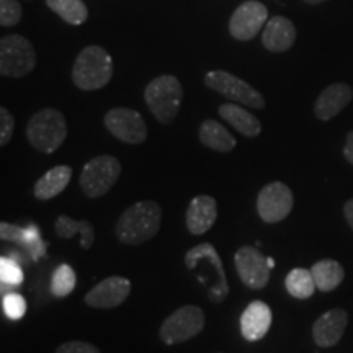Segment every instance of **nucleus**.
<instances>
[{
    "label": "nucleus",
    "mask_w": 353,
    "mask_h": 353,
    "mask_svg": "<svg viewBox=\"0 0 353 353\" xmlns=\"http://www.w3.org/2000/svg\"><path fill=\"white\" fill-rule=\"evenodd\" d=\"M185 265L195 278L206 288L211 303L219 304L229 296V283L226 272L218 250L208 242H203L188 250Z\"/></svg>",
    "instance_id": "nucleus-1"
},
{
    "label": "nucleus",
    "mask_w": 353,
    "mask_h": 353,
    "mask_svg": "<svg viewBox=\"0 0 353 353\" xmlns=\"http://www.w3.org/2000/svg\"><path fill=\"white\" fill-rule=\"evenodd\" d=\"M162 223V208L157 201L143 200L134 203L117 221L114 234L128 245H139L151 241Z\"/></svg>",
    "instance_id": "nucleus-2"
},
{
    "label": "nucleus",
    "mask_w": 353,
    "mask_h": 353,
    "mask_svg": "<svg viewBox=\"0 0 353 353\" xmlns=\"http://www.w3.org/2000/svg\"><path fill=\"white\" fill-rule=\"evenodd\" d=\"M113 59L101 46H87L72 65V82L81 90H99L112 81Z\"/></svg>",
    "instance_id": "nucleus-3"
},
{
    "label": "nucleus",
    "mask_w": 353,
    "mask_h": 353,
    "mask_svg": "<svg viewBox=\"0 0 353 353\" xmlns=\"http://www.w3.org/2000/svg\"><path fill=\"white\" fill-rule=\"evenodd\" d=\"M26 138L34 149L43 154H52L68 138V123L64 114L56 108H43L30 118Z\"/></svg>",
    "instance_id": "nucleus-4"
},
{
    "label": "nucleus",
    "mask_w": 353,
    "mask_h": 353,
    "mask_svg": "<svg viewBox=\"0 0 353 353\" xmlns=\"http://www.w3.org/2000/svg\"><path fill=\"white\" fill-rule=\"evenodd\" d=\"M148 108L162 125H170L176 118L183 100V87L175 76H159L148 83L144 90Z\"/></svg>",
    "instance_id": "nucleus-5"
},
{
    "label": "nucleus",
    "mask_w": 353,
    "mask_h": 353,
    "mask_svg": "<svg viewBox=\"0 0 353 353\" xmlns=\"http://www.w3.org/2000/svg\"><path fill=\"white\" fill-rule=\"evenodd\" d=\"M37 65L33 44L21 34H8L0 39V74L20 79L28 76Z\"/></svg>",
    "instance_id": "nucleus-6"
},
{
    "label": "nucleus",
    "mask_w": 353,
    "mask_h": 353,
    "mask_svg": "<svg viewBox=\"0 0 353 353\" xmlns=\"http://www.w3.org/2000/svg\"><path fill=\"white\" fill-rule=\"evenodd\" d=\"M121 175V164L117 157L103 156L94 157L83 165L81 174V188L83 195L90 200L107 195L114 187Z\"/></svg>",
    "instance_id": "nucleus-7"
},
{
    "label": "nucleus",
    "mask_w": 353,
    "mask_h": 353,
    "mask_svg": "<svg viewBox=\"0 0 353 353\" xmlns=\"http://www.w3.org/2000/svg\"><path fill=\"white\" fill-rule=\"evenodd\" d=\"M203 329H205V312L201 307L188 304L176 309L162 322L159 337L165 345H176L196 337Z\"/></svg>",
    "instance_id": "nucleus-8"
},
{
    "label": "nucleus",
    "mask_w": 353,
    "mask_h": 353,
    "mask_svg": "<svg viewBox=\"0 0 353 353\" xmlns=\"http://www.w3.org/2000/svg\"><path fill=\"white\" fill-rule=\"evenodd\" d=\"M205 85L234 103L255 110L265 108V99L259 90L226 70H211L205 76Z\"/></svg>",
    "instance_id": "nucleus-9"
},
{
    "label": "nucleus",
    "mask_w": 353,
    "mask_h": 353,
    "mask_svg": "<svg viewBox=\"0 0 353 353\" xmlns=\"http://www.w3.org/2000/svg\"><path fill=\"white\" fill-rule=\"evenodd\" d=\"M293 206V192L283 182L265 185L257 196V213L267 224L280 223L288 218Z\"/></svg>",
    "instance_id": "nucleus-10"
},
{
    "label": "nucleus",
    "mask_w": 353,
    "mask_h": 353,
    "mask_svg": "<svg viewBox=\"0 0 353 353\" xmlns=\"http://www.w3.org/2000/svg\"><path fill=\"white\" fill-rule=\"evenodd\" d=\"M234 265L239 280L249 290H263L270 280L268 259L252 245H244L234 255Z\"/></svg>",
    "instance_id": "nucleus-11"
},
{
    "label": "nucleus",
    "mask_w": 353,
    "mask_h": 353,
    "mask_svg": "<svg viewBox=\"0 0 353 353\" xmlns=\"http://www.w3.org/2000/svg\"><path fill=\"white\" fill-rule=\"evenodd\" d=\"M103 123L114 138L126 144H143L148 139L144 118L131 108H112L105 114Z\"/></svg>",
    "instance_id": "nucleus-12"
},
{
    "label": "nucleus",
    "mask_w": 353,
    "mask_h": 353,
    "mask_svg": "<svg viewBox=\"0 0 353 353\" xmlns=\"http://www.w3.org/2000/svg\"><path fill=\"white\" fill-rule=\"evenodd\" d=\"M268 21V10L263 3L257 0H247L241 3L232 13L229 20V33L234 39L239 41H250L257 37L262 26Z\"/></svg>",
    "instance_id": "nucleus-13"
},
{
    "label": "nucleus",
    "mask_w": 353,
    "mask_h": 353,
    "mask_svg": "<svg viewBox=\"0 0 353 353\" xmlns=\"http://www.w3.org/2000/svg\"><path fill=\"white\" fill-rule=\"evenodd\" d=\"M131 283L125 276H108L95 285L83 298L87 306L95 309H113L123 304L130 296Z\"/></svg>",
    "instance_id": "nucleus-14"
},
{
    "label": "nucleus",
    "mask_w": 353,
    "mask_h": 353,
    "mask_svg": "<svg viewBox=\"0 0 353 353\" xmlns=\"http://www.w3.org/2000/svg\"><path fill=\"white\" fill-rule=\"evenodd\" d=\"M348 325V314L345 309L335 307L324 312L312 325V339L316 345L329 348L341 342L343 332Z\"/></svg>",
    "instance_id": "nucleus-15"
},
{
    "label": "nucleus",
    "mask_w": 353,
    "mask_h": 353,
    "mask_svg": "<svg viewBox=\"0 0 353 353\" xmlns=\"http://www.w3.org/2000/svg\"><path fill=\"white\" fill-rule=\"evenodd\" d=\"M353 99V88L348 83L337 82L325 87L317 97L314 103V114L317 120L329 121L337 117Z\"/></svg>",
    "instance_id": "nucleus-16"
},
{
    "label": "nucleus",
    "mask_w": 353,
    "mask_h": 353,
    "mask_svg": "<svg viewBox=\"0 0 353 353\" xmlns=\"http://www.w3.org/2000/svg\"><path fill=\"white\" fill-rule=\"evenodd\" d=\"M272 327V309L267 303L255 299L241 316V332L247 342H257Z\"/></svg>",
    "instance_id": "nucleus-17"
},
{
    "label": "nucleus",
    "mask_w": 353,
    "mask_h": 353,
    "mask_svg": "<svg viewBox=\"0 0 353 353\" xmlns=\"http://www.w3.org/2000/svg\"><path fill=\"white\" fill-rule=\"evenodd\" d=\"M218 219V203L210 195H198L190 201L187 216V229L195 236L208 232Z\"/></svg>",
    "instance_id": "nucleus-18"
},
{
    "label": "nucleus",
    "mask_w": 353,
    "mask_h": 353,
    "mask_svg": "<svg viewBox=\"0 0 353 353\" xmlns=\"http://www.w3.org/2000/svg\"><path fill=\"white\" fill-rule=\"evenodd\" d=\"M296 41V26L285 17L275 15L267 21L262 34V44L270 52L288 51Z\"/></svg>",
    "instance_id": "nucleus-19"
},
{
    "label": "nucleus",
    "mask_w": 353,
    "mask_h": 353,
    "mask_svg": "<svg viewBox=\"0 0 353 353\" xmlns=\"http://www.w3.org/2000/svg\"><path fill=\"white\" fill-rule=\"evenodd\" d=\"M72 179V169L69 165H57L48 170L38 182L34 183L33 195L37 200L46 201L63 193Z\"/></svg>",
    "instance_id": "nucleus-20"
},
{
    "label": "nucleus",
    "mask_w": 353,
    "mask_h": 353,
    "mask_svg": "<svg viewBox=\"0 0 353 353\" xmlns=\"http://www.w3.org/2000/svg\"><path fill=\"white\" fill-rule=\"evenodd\" d=\"M218 113L224 121H228L234 130L239 131L245 138H257L262 132V125H260L259 118H255V114L247 112L239 105L224 103L219 107Z\"/></svg>",
    "instance_id": "nucleus-21"
},
{
    "label": "nucleus",
    "mask_w": 353,
    "mask_h": 353,
    "mask_svg": "<svg viewBox=\"0 0 353 353\" xmlns=\"http://www.w3.org/2000/svg\"><path fill=\"white\" fill-rule=\"evenodd\" d=\"M200 141L203 145L216 152H231L236 148L237 141L219 121L206 120L200 126Z\"/></svg>",
    "instance_id": "nucleus-22"
},
{
    "label": "nucleus",
    "mask_w": 353,
    "mask_h": 353,
    "mask_svg": "<svg viewBox=\"0 0 353 353\" xmlns=\"http://www.w3.org/2000/svg\"><path fill=\"white\" fill-rule=\"evenodd\" d=\"M54 232L61 239H72L76 234H81V247L88 250L94 245L95 228L90 221H76L69 216H59L54 223Z\"/></svg>",
    "instance_id": "nucleus-23"
},
{
    "label": "nucleus",
    "mask_w": 353,
    "mask_h": 353,
    "mask_svg": "<svg viewBox=\"0 0 353 353\" xmlns=\"http://www.w3.org/2000/svg\"><path fill=\"white\" fill-rule=\"evenodd\" d=\"M312 278L316 281V288L319 291H324V293H329V291H334L339 285L342 283L343 278H345V270L337 260H319L312 265L311 268Z\"/></svg>",
    "instance_id": "nucleus-24"
},
{
    "label": "nucleus",
    "mask_w": 353,
    "mask_h": 353,
    "mask_svg": "<svg viewBox=\"0 0 353 353\" xmlns=\"http://www.w3.org/2000/svg\"><path fill=\"white\" fill-rule=\"evenodd\" d=\"M46 6L69 25L79 26L88 19V8L83 0H46Z\"/></svg>",
    "instance_id": "nucleus-25"
},
{
    "label": "nucleus",
    "mask_w": 353,
    "mask_h": 353,
    "mask_svg": "<svg viewBox=\"0 0 353 353\" xmlns=\"http://www.w3.org/2000/svg\"><path fill=\"white\" fill-rule=\"evenodd\" d=\"M286 291L296 299H307L314 294L316 281L312 278L311 270L306 268H294L285 278Z\"/></svg>",
    "instance_id": "nucleus-26"
},
{
    "label": "nucleus",
    "mask_w": 353,
    "mask_h": 353,
    "mask_svg": "<svg viewBox=\"0 0 353 353\" xmlns=\"http://www.w3.org/2000/svg\"><path fill=\"white\" fill-rule=\"evenodd\" d=\"M76 272L68 263L59 265L51 276V293L56 298H65L76 288Z\"/></svg>",
    "instance_id": "nucleus-27"
},
{
    "label": "nucleus",
    "mask_w": 353,
    "mask_h": 353,
    "mask_svg": "<svg viewBox=\"0 0 353 353\" xmlns=\"http://www.w3.org/2000/svg\"><path fill=\"white\" fill-rule=\"evenodd\" d=\"M0 278L2 283L8 286H20L23 283V272L20 265L10 257L0 259Z\"/></svg>",
    "instance_id": "nucleus-28"
},
{
    "label": "nucleus",
    "mask_w": 353,
    "mask_h": 353,
    "mask_svg": "<svg viewBox=\"0 0 353 353\" xmlns=\"http://www.w3.org/2000/svg\"><path fill=\"white\" fill-rule=\"evenodd\" d=\"M2 309L8 319L19 321L26 312V301L19 293H8L2 299Z\"/></svg>",
    "instance_id": "nucleus-29"
},
{
    "label": "nucleus",
    "mask_w": 353,
    "mask_h": 353,
    "mask_svg": "<svg viewBox=\"0 0 353 353\" xmlns=\"http://www.w3.org/2000/svg\"><path fill=\"white\" fill-rule=\"evenodd\" d=\"M21 20V7L17 0H0V25L15 26Z\"/></svg>",
    "instance_id": "nucleus-30"
},
{
    "label": "nucleus",
    "mask_w": 353,
    "mask_h": 353,
    "mask_svg": "<svg viewBox=\"0 0 353 353\" xmlns=\"http://www.w3.org/2000/svg\"><path fill=\"white\" fill-rule=\"evenodd\" d=\"M0 237H2L3 241L15 242V244L25 247L26 245V228H20V226H15V224L2 223L0 224Z\"/></svg>",
    "instance_id": "nucleus-31"
},
{
    "label": "nucleus",
    "mask_w": 353,
    "mask_h": 353,
    "mask_svg": "<svg viewBox=\"0 0 353 353\" xmlns=\"http://www.w3.org/2000/svg\"><path fill=\"white\" fill-rule=\"evenodd\" d=\"M13 130H15V118L7 108H0V145L10 143Z\"/></svg>",
    "instance_id": "nucleus-32"
},
{
    "label": "nucleus",
    "mask_w": 353,
    "mask_h": 353,
    "mask_svg": "<svg viewBox=\"0 0 353 353\" xmlns=\"http://www.w3.org/2000/svg\"><path fill=\"white\" fill-rule=\"evenodd\" d=\"M56 353H101L99 347H95L90 342H82V341H70L65 343H61L56 348Z\"/></svg>",
    "instance_id": "nucleus-33"
},
{
    "label": "nucleus",
    "mask_w": 353,
    "mask_h": 353,
    "mask_svg": "<svg viewBox=\"0 0 353 353\" xmlns=\"http://www.w3.org/2000/svg\"><path fill=\"white\" fill-rule=\"evenodd\" d=\"M343 156L353 165V131L348 132L345 145H343Z\"/></svg>",
    "instance_id": "nucleus-34"
},
{
    "label": "nucleus",
    "mask_w": 353,
    "mask_h": 353,
    "mask_svg": "<svg viewBox=\"0 0 353 353\" xmlns=\"http://www.w3.org/2000/svg\"><path fill=\"white\" fill-rule=\"evenodd\" d=\"M343 214H345L348 226L353 229V198H352V200H348L345 203V206H343Z\"/></svg>",
    "instance_id": "nucleus-35"
},
{
    "label": "nucleus",
    "mask_w": 353,
    "mask_h": 353,
    "mask_svg": "<svg viewBox=\"0 0 353 353\" xmlns=\"http://www.w3.org/2000/svg\"><path fill=\"white\" fill-rule=\"evenodd\" d=\"M304 3H309V6H319V3L327 2V0H303Z\"/></svg>",
    "instance_id": "nucleus-36"
},
{
    "label": "nucleus",
    "mask_w": 353,
    "mask_h": 353,
    "mask_svg": "<svg viewBox=\"0 0 353 353\" xmlns=\"http://www.w3.org/2000/svg\"><path fill=\"white\" fill-rule=\"evenodd\" d=\"M268 267H270V268L275 267V260H273V259H268Z\"/></svg>",
    "instance_id": "nucleus-37"
}]
</instances>
